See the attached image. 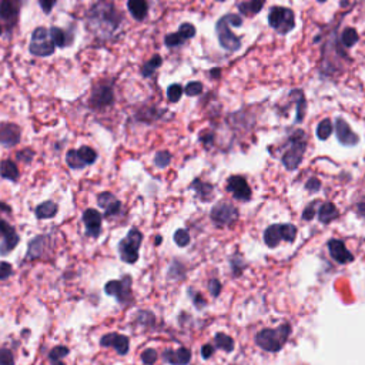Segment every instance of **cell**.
<instances>
[{
    "label": "cell",
    "instance_id": "cell-1",
    "mask_svg": "<svg viewBox=\"0 0 365 365\" xmlns=\"http://www.w3.org/2000/svg\"><path fill=\"white\" fill-rule=\"evenodd\" d=\"M291 334V327L288 324H282L278 328H267L260 331L256 335V342L260 348L268 351V352H277L285 345Z\"/></svg>",
    "mask_w": 365,
    "mask_h": 365
},
{
    "label": "cell",
    "instance_id": "cell-2",
    "mask_svg": "<svg viewBox=\"0 0 365 365\" xmlns=\"http://www.w3.org/2000/svg\"><path fill=\"white\" fill-rule=\"evenodd\" d=\"M143 241V234L137 230V228H131L127 236L123 238L119 243V254L120 259L127 263V264H134L138 260V250Z\"/></svg>",
    "mask_w": 365,
    "mask_h": 365
},
{
    "label": "cell",
    "instance_id": "cell-3",
    "mask_svg": "<svg viewBox=\"0 0 365 365\" xmlns=\"http://www.w3.org/2000/svg\"><path fill=\"white\" fill-rule=\"evenodd\" d=\"M29 50L38 57H46L54 53V43L50 38V31L46 27H38L33 31Z\"/></svg>",
    "mask_w": 365,
    "mask_h": 365
},
{
    "label": "cell",
    "instance_id": "cell-4",
    "mask_svg": "<svg viewBox=\"0 0 365 365\" xmlns=\"http://www.w3.org/2000/svg\"><path fill=\"white\" fill-rule=\"evenodd\" d=\"M270 26L281 34H287L294 29V12L287 8H273L268 15Z\"/></svg>",
    "mask_w": 365,
    "mask_h": 365
},
{
    "label": "cell",
    "instance_id": "cell-5",
    "mask_svg": "<svg viewBox=\"0 0 365 365\" xmlns=\"http://www.w3.org/2000/svg\"><path fill=\"white\" fill-rule=\"evenodd\" d=\"M104 293L107 296L116 297V300L120 304H129L133 300V293H131V277L124 275L122 280H113L108 281L104 285Z\"/></svg>",
    "mask_w": 365,
    "mask_h": 365
},
{
    "label": "cell",
    "instance_id": "cell-6",
    "mask_svg": "<svg viewBox=\"0 0 365 365\" xmlns=\"http://www.w3.org/2000/svg\"><path fill=\"white\" fill-rule=\"evenodd\" d=\"M20 241V237L16 233L13 226L0 215V256H8L13 251Z\"/></svg>",
    "mask_w": 365,
    "mask_h": 365
},
{
    "label": "cell",
    "instance_id": "cell-7",
    "mask_svg": "<svg viewBox=\"0 0 365 365\" xmlns=\"http://www.w3.org/2000/svg\"><path fill=\"white\" fill-rule=\"evenodd\" d=\"M215 30H217V36H218V42H220L221 47H224L228 52H236L241 47V42L240 39L237 38L233 31L228 29V22L227 17H221L220 20L217 22L215 26Z\"/></svg>",
    "mask_w": 365,
    "mask_h": 365
},
{
    "label": "cell",
    "instance_id": "cell-8",
    "mask_svg": "<svg viewBox=\"0 0 365 365\" xmlns=\"http://www.w3.org/2000/svg\"><path fill=\"white\" fill-rule=\"evenodd\" d=\"M238 211L234 205L227 204V203H220L211 210V220L217 226H230L237 220Z\"/></svg>",
    "mask_w": 365,
    "mask_h": 365
},
{
    "label": "cell",
    "instance_id": "cell-9",
    "mask_svg": "<svg viewBox=\"0 0 365 365\" xmlns=\"http://www.w3.org/2000/svg\"><path fill=\"white\" fill-rule=\"evenodd\" d=\"M113 100L114 96L112 87L106 86V84H97V86H94V89L91 91L90 106L94 110H100V108L110 106L113 103Z\"/></svg>",
    "mask_w": 365,
    "mask_h": 365
},
{
    "label": "cell",
    "instance_id": "cell-10",
    "mask_svg": "<svg viewBox=\"0 0 365 365\" xmlns=\"http://www.w3.org/2000/svg\"><path fill=\"white\" fill-rule=\"evenodd\" d=\"M305 141L303 140H296V141H293V145L289 147L288 150L285 152V154L282 156V164L285 166L287 170H296L298 166H300V163H301V160H303V156H304V152H305Z\"/></svg>",
    "mask_w": 365,
    "mask_h": 365
},
{
    "label": "cell",
    "instance_id": "cell-11",
    "mask_svg": "<svg viewBox=\"0 0 365 365\" xmlns=\"http://www.w3.org/2000/svg\"><path fill=\"white\" fill-rule=\"evenodd\" d=\"M101 221L103 215L100 211L94 208H87L83 213V223L86 226V233L87 236L93 238H99L101 234Z\"/></svg>",
    "mask_w": 365,
    "mask_h": 365
},
{
    "label": "cell",
    "instance_id": "cell-12",
    "mask_svg": "<svg viewBox=\"0 0 365 365\" xmlns=\"http://www.w3.org/2000/svg\"><path fill=\"white\" fill-rule=\"evenodd\" d=\"M100 345L101 347H113L117 351V354L126 355L130 350V340L129 337L117 333H110V334L103 335L100 338Z\"/></svg>",
    "mask_w": 365,
    "mask_h": 365
},
{
    "label": "cell",
    "instance_id": "cell-13",
    "mask_svg": "<svg viewBox=\"0 0 365 365\" xmlns=\"http://www.w3.org/2000/svg\"><path fill=\"white\" fill-rule=\"evenodd\" d=\"M227 190L240 201H247L251 198L250 186L241 175H233L228 178Z\"/></svg>",
    "mask_w": 365,
    "mask_h": 365
},
{
    "label": "cell",
    "instance_id": "cell-14",
    "mask_svg": "<svg viewBox=\"0 0 365 365\" xmlns=\"http://www.w3.org/2000/svg\"><path fill=\"white\" fill-rule=\"evenodd\" d=\"M335 133L338 141L344 145H355L359 141V137L351 130L348 123L341 117L335 120Z\"/></svg>",
    "mask_w": 365,
    "mask_h": 365
},
{
    "label": "cell",
    "instance_id": "cell-15",
    "mask_svg": "<svg viewBox=\"0 0 365 365\" xmlns=\"http://www.w3.org/2000/svg\"><path fill=\"white\" fill-rule=\"evenodd\" d=\"M97 204L104 210V215H103V217L116 215V214L120 213V208H122V203L116 198V196H113V194L108 193V191H104V193L99 194Z\"/></svg>",
    "mask_w": 365,
    "mask_h": 365
},
{
    "label": "cell",
    "instance_id": "cell-16",
    "mask_svg": "<svg viewBox=\"0 0 365 365\" xmlns=\"http://www.w3.org/2000/svg\"><path fill=\"white\" fill-rule=\"evenodd\" d=\"M328 250H330L331 257L340 264H347V263H351L354 260V256L347 250L345 244L340 240H331L328 243Z\"/></svg>",
    "mask_w": 365,
    "mask_h": 365
},
{
    "label": "cell",
    "instance_id": "cell-17",
    "mask_svg": "<svg viewBox=\"0 0 365 365\" xmlns=\"http://www.w3.org/2000/svg\"><path fill=\"white\" fill-rule=\"evenodd\" d=\"M20 143V129L15 124L0 126V144L5 147H13Z\"/></svg>",
    "mask_w": 365,
    "mask_h": 365
},
{
    "label": "cell",
    "instance_id": "cell-18",
    "mask_svg": "<svg viewBox=\"0 0 365 365\" xmlns=\"http://www.w3.org/2000/svg\"><path fill=\"white\" fill-rule=\"evenodd\" d=\"M163 359L171 365H187L191 359V352L187 348H178L177 351L166 350Z\"/></svg>",
    "mask_w": 365,
    "mask_h": 365
},
{
    "label": "cell",
    "instance_id": "cell-19",
    "mask_svg": "<svg viewBox=\"0 0 365 365\" xmlns=\"http://www.w3.org/2000/svg\"><path fill=\"white\" fill-rule=\"evenodd\" d=\"M19 16V3L16 0H3L0 3V17L10 23L16 22Z\"/></svg>",
    "mask_w": 365,
    "mask_h": 365
},
{
    "label": "cell",
    "instance_id": "cell-20",
    "mask_svg": "<svg viewBox=\"0 0 365 365\" xmlns=\"http://www.w3.org/2000/svg\"><path fill=\"white\" fill-rule=\"evenodd\" d=\"M46 244H47V237L46 236H38L34 237L29 243V248H27V260H34L39 259L43 256V252L46 250Z\"/></svg>",
    "mask_w": 365,
    "mask_h": 365
},
{
    "label": "cell",
    "instance_id": "cell-21",
    "mask_svg": "<svg viewBox=\"0 0 365 365\" xmlns=\"http://www.w3.org/2000/svg\"><path fill=\"white\" fill-rule=\"evenodd\" d=\"M282 240V224H273L264 231V241L270 247H277Z\"/></svg>",
    "mask_w": 365,
    "mask_h": 365
},
{
    "label": "cell",
    "instance_id": "cell-22",
    "mask_svg": "<svg viewBox=\"0 0 365 365\" xmlns=\"http://www.w3.org/2000/svg\"><path fill=\"white\" fill-rule=\"evenodd\" d=\"M57 210H59V207L54 201H45L34 208V214L39 220H47V218H53L57 214Z\"/></svg>",
    "mask_w": 365,
    "mask_h": 365
},
{
    "label": "cell",
    "instance_id": "cell-23",
    "mask_svg": "<svg viewBox=\"0 0 365 365\" xmlns=\"http://www.w3.org/2000/svg\"><path fill=\"white\" fill-rule=\"evenodd\" d=\"M127 8H129V12L136 20H143L147 16V12H149V6H147L145 0H129Z\"/></svg>",
    "mask_w": 365,
    "mask_h": 365
},
{
    "label": "cell",
    "instance_id": "cell-24",
    "mask_svg": "<svg viewBox=\"0 0 365 365\" xmlns=\"http://www.w3.org/2000/svg\"><path fill=\"white\" fill-rule=\"evenodd\" d=\"M0 175L5 180L17 181L19 180V168L12 160H3L0 163Z\"/></svg>",
    "mask_w": 365,
    "mask_h": 365
},
{
    "label": "cell",
    "instance_id": "cell-25",
    "mask_svg": "<svg viewBox=\"0 0 365 365\" xmlns=\"http://www.w3.org/2000/svg\"><path fill=\"white\" fill-rule=\"evenodd\" d=\"M338 217V211H337V207L333 203H325V204L321 205L318 211V218L321 223L328 224L333 220H335Z\"/></svg>",
    "mask_w": 365,
    "mask_h": 365
},
{
    "label": "cell",
    "instance_id": "cell-26",
    "mask_svg": "<svg viewBox=\"0 0 365 365\" xmlns=\"http://www.w3.org/2000/svg\"><path fill=\"white\" fill-rule=\"evenodd\" d=\"M264 2L263 0H250V2H245V3H240V12L245 16H252L257 15L259 12H261Z\"/></svg>",
    "mask_w": 365,
    "mask_h": 365
},
{
    "label": "cell",
    "instance_id": "cell-27",
    "mask_svg": "<svg viewBox=\"0 0 365 365\" xmlns=\"http://www.w3.org/2000/svg\"><path fill=\"white\" fill-rule=\"evenodd\" d=\"M68 352L70 351H68L67 347H63V345L54 347L53 350L50 351V354H49V361L53 365H64V362L61 359L67 357Z\"/></svg>",
    "mask_w": 365,
    "mask_h": 365
},
{
    "label": "cell",
    "instance_id": "cell-28",
    "mask_svg": "<svg viewBox=\"0 0 365 365\" xmlns=\"http://www.w3.org/2000/svg\"><path fill=\"white\" fill-rule=\"evenodd\" d=\"M191 189H194V190L197 191L198 196L203 198L204 201H207V200L210 198V196L213 194V186H211V184H207V182L200 181V180H196V181L193 182Z\"/></svg>",
    "mask_w": 365,
    "mask_h": 365
},
{
    "label": "cell",
    "instance_id": "cell-29",
    "mask_svg": "<svg viewBox=\"0 0 365 365\" xmlns=\"http://www.w3.org/2000/svg\"><path fill=\"white\" fill-rule=\"evenodd\" d=\"M161 63H163V59L160 57L159 54H156L154 57H152V59L143 66V68H141V75H143V77L152 76L153 73H154V70L161 66Z\"/></svg>",
    "mask_w": 365,
    "mask_h": 365
},
{
    "label": "cell",
    "instance_id": "cell-30",
    "mask_svg": "<svg viewBox=\"0 0 365 365\" xmlns=\"http://www.w3.org/2000/svg\"><path fill=\"white\" fill-rule=\"evenodd\" d=\"M66 163H67L68 167L73 168V170H79V168L86 167V164H84L83 160L80 159L77 150H68L67 156H66Z\"/></svg>",
    "mask_w": 365,
    "mask_h": 365
},
{
    "label": "cell",
    "instance_id": "cell-31",
    "mask_svg": "<svg viewBox=\"0 0 365 365\" xmlns=\"http://www.w3.org/2000/svg\"><path fill=\"white\" fill-rule=\"evenodd\" d=\"M215 345L221 348V350H224L226 352H231V351L234 350V341H233V338L231 337H228L226 334H217L215 335Z\"/></svg>",
    "mask_w": 365,
    "mask_h": 365
},
{
    "label": "cell",
    "instance_id": "cell-32",
    "mask_svg": "<svg viewBox=\"0 0 365 365\" xmlns=\"http://www.w3.org/2000/svg\"><path fill=\"white\" fill-rule=\"evenodd\" d=\"M77 153H79V156H80V159L83 160L84 161V164L86 166H90V164H93L96 160H97V153L94 152L91 147H87V145H83V147H80L79 150H77Z\"/></svg>",
    "mask_w": 365,
    "mask_h": 365
},
{
    "label": "cell",
    "instance_id": "cell-33",
    "mask_svg": "<svg viewBox=\"0 0 365 365\" xmlns=\"http://www.w3.org/2000/svg\"><path fill=\"white\" fill-rule=\"evenodd\" d=\"M50 36H52L54 46H57V47H60V49L67 46V36H66V33L61 30V29H59V27H52Z\"/></svg>",
    "mask_w": 365,
    "mask_h": 365
},
{
    "label": "cell",
    "instance_id": "cell-34",
    "mask_svg": "<svg viewBox=\"0 0 365 365\" xmlns=\"http://www.w3.org/2000/svg\"><path fill=\"white\" fill-rule=\"evenodd\" d=\"M331 133H333V124L328 119H324L317 127V136L319 140H327L328 137L331 136Z\"/></svg>",
    "mask_w": 365,
    "mask_h": 365
},
{
    "label": "cell",
    "instance_id": "cell-35",
    "mask_svg": "<svg viewBox=\"0 0 365 365\" xmlns=\"http://www.w3.org/2000/svg\"><path fill=\"white\" fill-rule=\"evenodd\" d=\"M357 42H358V33L355 29L348 27V29L344 30V33H342V43H344V46L352 47Z\"/></svg>",
    "mask_w": 365,
    "mask_h": 365
},
{
    "label": "cell",
    "instance_id": "cell-36",
    "mask_svg": "<svg viewBox=\"0 0 365 365\" xmlns=\"http://www.w3.org/2000/svg\"><path fill=\"white\" fill-rule=\"evenodd\" d=\"M174 241L178 247H186V245H189V243H190V234H189V231L184 230V228L177 230L174 233Z\"/></svg>",
    "mask_w": 365,
    "mask_h": 365
},
{
    "label": "cell",
    "instance_id": "cell-37",
    "mask_svg": "<svg viewBox=\"0 0 365 365\" xmlns=\"http://www.w3.org/2000/svg\"><path fill=\"white\" fill-rule=\"evenodd\" d=\"M170 161H171V154L168 152H159L154 157V164L159 168L167 167Z\"/></svg>",
    "mask_w": 365,
    "mask_h": 365
},
{
    "label": "cell",
    "instance_id": "cell-38",
    "mask_svg": "<svg viewBox=\"0 0 365 365\" xmlns=\"http://www.w3.org/2000/svg\"><path fill=\"white\" fill-rule=\"evenodd\" d=\"M182 91L184 90H182V87L178 83L171 84V86H170V87L167 89L168 100H170L171 103H177V101L180 100V97H181Z\"/></svg>",
    "mask_w": 365,
    "mask_h": 365
},
{
    "label": "cell",
    "instance_id": "cell-39",
    "mask_svg": "<svg viewBox=\"0 0 365 365\" xmlns=\"http://www.w3.org/2000/svg\"><path fill=\"white\" fill-rule=\"evenodd\" d=\"M297 237V227L293 224H282V240L293 243Z\"/></svg>",
    "mask_w": 365,
    "mask_h": 365
},
{
    "label": "cell",
    "instance_id": "cell-40",
    "mask_svg": "<svg viewBox=\"0 0 365 365\" xmlns=\"http://www.w3.org/2000/svg\"><path fill=\"white\" fill-rule=\"evenodd\" d=\"M305 107H307V101H305L304 94L300 93V97H298V101H297V117H296V123H301L303 119L305 116Z\"/></svg>",
    "mask_w": 365,
    "mask_h": 365
},
{
    "label": "cell",
    "instance_id": "cell-41",
    "mask_svg": "<svg viewBox=\"0 0 365 365\" xmlns=\"http://www.w3.org/2000/svg\"><path fill=\"white\" fill-rule=\"evenodd\" d=\"M178 33H180V36L184 40H187V39L196 36V27L193 24H190V23H182L181 26H180V29H178Z\"/></svg>",
    "mask_w": 365,
    "mask_h": 365
},
{
    "label": "cell",
    "instance_id": "cell-42",
    "mask_svg": "<svg viewBox=\"0 0 365 365\" xmlns=\"http://www.w3.org/2000/svg\"><path fill=\"white\" fill-rule=\"evenodd\" d=\"M0 365H15L13 352L8 348H0Z\"/></svg>",
    "mask_w": 365,
    "mask_h": 365
},
{
    "label": "cell",
    "instance_id": "cell-43",
    "mask_svg": "<svg viewBox=\"0 0 365 365\" xmlns=\"http://www.w3.org/2000/svg\"><path fill=\"white\" fill-rule=\"evenodd\" d=\"M186 94L187 96H191V97H194V96H198L201 91H203V84L200 83V82H191L186 86Z\"/></svg>",
    "mask_w": 365,
    "mask_h": 365
},
{
    "label": "cell",
    "instance_id": "cell-44",
    "mask_svg": "<svg viewBox=\"0 0 365 365\" xmlns=\"http://www.w3.org/2000/svg\"><path fill=\"white\" fill-rule=\"evenodd\" d=\"M164 43L168 47H175V46H180L184 43V39L180 36V33H171V34H167L166 39H164Z\"/></svg>",
    "mask_w": 365,
    "mask_h": 365
},
{
    "label": "cell",
    "instance_id": "cell-45",
    "mask_svg": "<svg viewBox=\"0 0 365 365\" xmlns=\"http://www.w3.org/2000/svg\"><path fill=\"white\" fill-rule=\"evenodd\" d=\"M156 359H157V352H156V351L152 350V348L143 351V354H141V361H143L145 365H153L156 362Z\"/></svg>",
    "mask_w": 365,
    "mask_h": 365
},
{
    "label": "cell",
    "instance_id": "cell-46",
    "mask_svg": "<svg viewBox=\"0 0 365 365\" xmlns=\"http://www.w3.org/2000/svg\"><path fill=\"white\" fill-rule=\"evenodd\" d=\"M12 274H13V267L6 261L0 263V280H8L9 277H12Z\"/></svg>",
    "mask_w": 365,
    "mask_h": 365
},
{
    "label": "cell",
    "instance_id": "cell-47",
    "mask_svg": "<svg viewBox=\"0 0 365 365\" xmlns=\"http://www.w3.org/2000/svg\"><path fill=\"white\" fill-rule=\"evenodd\" d=\"M305 189L310 191V193H315V191H318L319 189H321V181H319L318 178L312 177V178H310V180L307 181Z\"/></svg>",
    "mask_w": 365,
    "mask_h": 365
},
{
    "label": "cell",
    "instance_id": "cell-48",
    "mask_svg": "<svg viewBox=\"0 0 365 365\" xmlns=\"http://www.w3.org/2000/svg\"><path fill=\"white\" fill-rule=\"evenodd\" d=\"M56 2H57V0H39V3H40V6H42V10L45 12L46 15H49V13L53 10Z\"/></svg>",
    "mask_w": 365,
    "mask_h": 365
},
{
    "label": "cell",
    "instance_id": "cell-49",
    "mask_svg": "<svg viewBox=\"0 0 365 365\" xmlns=\"http://www.w3.org/2000/svg\"><path fill=\"white\" fill-rule=\"evenodd\" d=\"M314 215H315V205L314 204H310L307 208H305L304 211H303V218L304 220H312L314 218Z\"/></svg>",
    "mask_w": 365,
    "mask_h": 365
},
{
    "label": "cell",
    "instance_id": "cell-50",
    "mask_svg": "<svg viewBox=\"0 0 365 365\" xmlns=\"http://www.w3.org/2000/svg\"><path fill=\"white\" fill-rule=\"evenodd\" d=\"M210 291H211V294H213L214 297H218L221 291V284L218 280H211V281H210Z\"/></svg>",
    "mask_w": 365,
    "mask_h": 365
},
{
    "label": "cell",
    "instance_id": "cell-51",
    "mask_svg": "<svg viewBox=\"0 0 365 365\" xmlns=\"http://www.w3.org/2000/svg\"><path fill=\"white\" fill-rule=\"evenodd\" d=\"M226 17H227V22L230 23V24H233V26H236V27H238V26H241V24H243V19H241L240 16L227 15Z\"/></svg>",
    "mask_w": 365,
    "mask_h": 365
},
{
    "label": "cell",
    "instance_id": "cell-52",
    "mask_svg": "<svg viewBox=\"0 0 365 365\" xmlns=\"http://www.w3.org/2000/svg\"><path fill=\"white\" fill-rule=\"evenodd\" d=\"M214 352V348L211 345H204L203 348H201V354H203V357L204 358H210L213 355Z\"/></svg>",
    "mask_w": 365,
    "mask_h": 365
},
{
    "label": "cell",
    "instance_id": "cell-53",
    "mask_svg": "<svg viewBox=\"0 0 365 365\" xmlns=\"http://www.w3.org/2000/svg\"><path fill=\"white\" fill-rule=\"evenodd\" d=\"M358 214H359L361 217H364V218H365V203H361V204H358Z\"/></svg>",
    "mask_w": 365,
    "mask_h": 365
},
{
    "label": "cell",
    "instance_id": "cell-54",
    "mask_svg": "<svg viewBox=\"0 0 365 365\" xmlns=\"http://www.w3.org/2000/svg\"><path fill=\"white\" fill-rule=\"evenodd\" d=\"M211 73H213L211 76H213L214 79H217V77H218V73H220V70H218V68H215V70H213Z\"/></svg>",
    "mask_w": 365,
    "mask_h": 365
},
{
    "label": "cell",
    "instance_id": "cell-55",
    "mask_svg": "<svg viewBox=\"0 0 365 365\" xmlns=\"http://www.w3.org/2000/svg\"><path fill=\"white\" fill-rule=\"evenodd\" d=\"M156 243H157V244L161 243V237H157V241H156Z\"/></svg>",
    "mask_w": 365,
    "mask_h": 365
},
{
    "label": "cell",
    "instance_id": "cell-56",
    "mask_svg": "<svg viewBox=\"0 0 365 365\" xmlns=\"http://www.w3.org/2000/svg\"><path fill=\"white\" fill-rule=\"evenodd\" d=\"M318 2H319V3H324V2H325V0H318Z\"/></svg>",
    "mask_w": 365,
    "mask_h": 365
},
{
    "label": "cell",
    "instance_id": "cell-57",
    "mask_svg": "<svg viewBox=\"0 0 365 365\" xmlns=\"http://www.w3.org/2000/svg\"><path fill=\"white\" fill-rule=\"evenodd\" d=\"M2 31H3V29H2V26H0V34H2Z\"/></svg>",
    "mask_w": 365,
    "mask_h": 365
}]
</instances>
